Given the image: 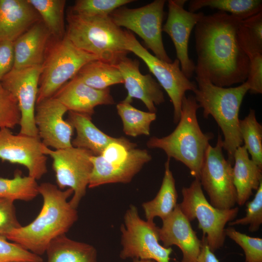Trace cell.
Instances as JSON below:
<instances>
[{
  "label": "cell",
  "instance_id": "1",
  "mask_svg": "<svg viewBox=\"0 0 262 262\" xmlns=\"http://www.w3.org/2000/svg\"><path fill=\"white\" fill-rule=\"evenodd\" d=\"M242 19L218 11L204 15L195 27L196 76L228 87L247 79L249 59L240 46L237 29Z\"/></svg>",
  "mask_w": 262,
  "mask_h": 262
},
{
  "label": "cell",
  "instance_id": "2",
  "mask_svg": "<svg viewBox=\"0 0 262 262\" xmlns=\"http://www.w3.org/2000/svg\"><path fill=\"white\" fill-rule=\"evenodd\" d=\"M43 203L37 217L31 223L15 229L7 235V240L39 256L43 254L50 243L65 235L78 219V213L67 199L73 191L61 190L49 182L39 185Z\"/></svg>",
  "mask_w": 262,
  "mask_h": 262
},
{
  "label": "cell",
  "instance_id": "3",
  "mask_svg": "<svg viewBox=\"0 0 262 262\" xmlns=\"http://www.w3.org/2000/svg\"><path fill=\"white\" fill-rule=\"evenodd\" d=\"M199 108L194 96L185 95L175 129L165 137H151L147 143L149 148L161 149L168 158H173L183 164L191 175L198 179L209 141L214 137L213 133L202 131L196 116Z\"/></svg>",
  "mask_w": 262,
  "mask_h": 262
},
{
  "label": "cell",
  "instance_id": "4",
  "mask_svg": "<svg viewBox=\"0 0 262 262\" xmlns=\"http://www.w3.org/2000/svg\"><path fill=\"white\" fill-rule=\"evenodd\" d=\"M65 36L77 48L98 60L116 65L130 53L127 30L117 26L110 16H90L69 10Z\"/></svg>",
  "mask_w": 262,
  "mask_h": 262
},
{
  "label": "cell",
  "instance_id": "5",
  "mask_svg": "<svg viewBox=\"0 0 262 262\" xmlns=\"http://www.w3.org/2000/svg\"><path fill=\"white\" fill-rule=\"evenodd\" d=\"M195 79L197 87L193 92L194 97L203 109L204 117L211 115L220 128L224 136L223 148L227 152L228 160L233 164L235 151L243 144L239 113L249 85L245 82L236 87H223L205 78L196 76Z\"/></svg>",
  "mask_w": 262,
  "mask_h": 262
},
{
  "label": "cell",
  "instance_id": "6",
  "mask_svg": "<svg viewBox=\"0 0 262 262\" xmlns=\"http://www.w3.org/2000/svg\"><path fill=\"white\" fill-rule=\"evenodd\" d=\"M95 60L98 59L77 48L66 36L52 37L42 65L36 103L53 97L83 66Z\"/></svg>",
  "mask_w": 262,
  "mask_h": 262
},
{
  "label": "cell",
  "instance_id": "7",
  "mask_svg": "<svg viewBox=\"0 0 262 262\" xmlns=\"http://www.w3.org/2000/svg\"><path fill=\"white\" fill-rule=\"evenodd\" d=\"M181 211L190 222L196 219L210 250L214 252L224 245L225 226L237 216L238 207L221 210L212 205L206 198L200 180H195L189 187L182 188Z\"/></svg>",
  "mask_w": 262,
  "mask_h": 262
},
{
  "label": "cell",
  "instance_id": "8",
  "mask_svg": "<svg viewBox=\"0 0 262 262\" xmlns=\"http://www.w3.org/2000/svg\"><path fill=\"white\" fill-rule=\"evenodd\" d=\"M124 219V224L120 228L122 246L119 254L121 259L170 262L172 249L160 244L158 227L154 222L142 219L133 205H131L127 210Z\"/></svg>",
  "mask_w": 262,
  "mask_h": 262
},
{
  "label": "cell",
  "instance_id": "9",
  "mask_svg": "<svg viewBox=\"0 0 262 262\" xmlns=\"http://www.w3.org/2000/svg\"><path fill=\"white\" fill-rule=\"evenodd\" d=\"M164 0H155L136 8L120 7L110 15L118 26L124 27L137 34L154 56L164 61L171 63L163 41L162 28L164 12Z\"/></svg>",
  "mask_w": 262,
  "mask_h": 262
},
{
  "label": "cell",
  "instance_id": "10",
  "mask_svg": "<svg viewBox=\"0 0 262 262\" xmlns=\"http://www.w3.org/2000/svg\"><path fill=\"white\" fill-rule=\"evenodd\" d=\"M41 150L52 159V166L59 188L63 190L67 187L73 191L69 202L76 209L88 186L93 169L91 157L94 154L73 146L52 150L43 144Z\"/></svg>",
  "mask_w": 262,
  "mask_h": 262
},
{
  "label": "cell",
  "instance_id": "11",
  "mask_svg": "<svg viewBox=\"0 0 262 262\" xmlns=\"http://www.w3.org/2000/svg\"><path fill=\"white\" fill-rule=\"evenodd\" d=\"M223 140L220 134L215 146H208L201 168L199 178L210 204L225 210L234 207L237 196L232 177V164L223 153Z\"/></svg>",
  "mask_w": 262,
  "mask_h": 262
},
{
  "label": "cell",
  "instance_id": "12",
  "mask_svg": "<svg viewBox=\"0 0 262 262\" xmlns=\"http://www.w3.org/2000/svg\"><path fill=\"white\" fill-rule=\"evenodd\" d=\"M127 38L129 51L133 53L145 62L159 84L167 93L173 106L174 122L178 123L181 102L185 92H194L197 87L196 82L186 77L177 59L171 63L160 60L145 48L129 31H127Z\"/></svg>",
  "mask_w": 262,
  "mask_h": 262
},
{
  "label": "cell",
  "instance_id": "13",
  "mask_svg": "<svg viewBox=\"0 0 262 262\" xmlns=\"http://www.w3.org/2000/svg\"><path fill=\"white\" fill-rule=\"evenodd\" d=\"M41 71L42 66L13 68L0 82L18 102L21 112L19 133L21 134L39 137L34 115Z\"/></svg>",
  "mask_w": 262,
  "mask_h": 262
},
{
  "label": "cell",
  "instance_id": "14",
  "mask_svg": "<svg viewBox=\"0 0 262 262\" xmlns=\"http://www.w3.org/2000/svg\"><path fill=\"white\" fill-rule=\"evenodd\" d=\"M39 137L14 134L8 128L0 129V159L26 167L29 176L36 180L47 173V157L42 152Z\"/></svg>",
  "mask_w": 262,
  "mask_h": 262
},
{
  "label": "cell",
  "instance_id": "15",
  "mask_svg": "<svg viewBox=\"0 0 262 262\" xmlns=\"http://www.w3.org/2000/svg\"><path fill=\"white\" fill-rule=\"evenodd\" d=\"M185 0H168V15L162 31L167 33L174 45L177 59L180 68L187 78H191L195 64L188 55V42L192 31L204 13H193L184 8Z\"/></svg>",
  "mask_w": 262,
  "mask_h": 262
},
{
  "label": "cell",
  "instance_id": "16",
  "mask_svg": "<svg viewBox=\"0 0 262 262\" xmlns=\"http://www.w3.org/2000/svg\"><path fill=\"white\" fill-rule=\"evenodd\" d=\"M66 107L53 97L36 103L35 123L42 144L55 149L72 147L74 128L65 120Z\"/></svg>",
  "mask_w": 262,
  "mask_h": 262
},
{
  "label": "cell",
  "instance_id": "17",
  "mask_svg": "<svg viewBox=\"0 0 262 262\" xmlns=\"http://www.w3.org/2000/svg\"><path fill=\"white\" fill-rule=\"evenodd\" d=\"M162 222V226L158 228V234L163 246H177L182 252L181 262H196L202 241L197 237L179 204Z\"/></svg>",
  "mask_w": 262,
  "mask_h": 262
},
{
  "label": "cell",
  "instance_id": "18",
  "mask_svg": "<svg viewBox=\"0 0 262 262\" xmlns=\"http://www.w3.org/2000/svg\"><path fill=\"white\" fill-rule=\"evenodd\" d=\"M124 81L128 94L124 101L131 103L133 98L141 100L150 112L155 113L156 106L164 102L161 86L149 74H142L139 61L127 56L116 65Z\"/></svg>",
  "mask_w": 262,
  "mask_h": 262
},
{
  "label": "cell",
  "instance_id": "19",
  "mask_svg": "<svg viewBox=\"0 0 262 262\" xmlns=\"http://www.w3.org/2000/svg\"><path fill=\"white\" fill-rule=\"evenodd\" d=\"M151 159V156L146 149L135 148L129 151L125 161L117 164H108L100 155H93V169L88 187L93 188L107 183H128Z\"/></svg>",
  "mask_w": 262,
  "mask_h": 262
},
{
  "label": "cell",
  "instance_id": "20",
  "mask_svg": "<svg viewBox=\"0 0 262 262\" xmlns=\"http://www.w3.org/2000/svg\"><path fill=\"white\" fill-rule=\"evenodd\" d=\"M53 97L63 104L68 111L91 117L97 106L115 103L109 88L95 89L85 84L76 75L65 83Z\"/></svg>",
  "mask_w": 262,
  "mask_h": 262
},
{
  "label": "cell",
  "instance_id": "21",
  "mask_svg": "<svg viewBox=\"0 0 262 262\" xmlns=\"http://www.w3.org/2000/svg\"><path fill=\"white\" fill-rule=\"evenodd\" d=\"M41 20L28 0H0V42H14Z\"/></svg>",
  "mask_w": 262,
  "mask_h": 262
},
{
  "label": "cell",
  "instance_id": "22",
  "mask_svg": "<svg viewBox=\"0 0 262 262\" xmlns=\"http://www.w3.org/2000/svg\"><path fill=\"white\" fill-rule=\"evenodd\" d=\"M52 37L42 20L33 25L13 42V68L42 66Z\"/></svg>",
  "mask_w": 262,
  "mask_h": 262
},
{
  "label": "cell",
  "instance_id": "23",
  "mask_svg": "<svg viewBox=\"0 0 262 262\" xmlns=\"http://www.w3.org/2000/svg\"><path fill=\"white\" fill-rule=\"evenodd\" d=\"M232 177L236 189V203L243 206L262 182V168L249 158L244 146L239 147L234 154Z\"/></svg>",
  "mask_w": 262,
  "mask_h": 262
},
{
  "label": "cell",
  "instance_id": "24",
  "mask_svg": "<svg viewBox=\"0 0 262 262\" xmlns=\"http://www.w3.org/2000/svg\"><path fill=\"white\" fill-rule=\"evenodd\" d=\"M66 120L77 132L76 137L71 141L72 146L88 150L94 155H100L109 144L119 139L110 136L99 130L88 115L68 111Z\"/></svg>",
  "mask_w": 262,
  "mask_h": 262
},
{
  "label": "cell",
  "instance_id": "25",
  "mask_svg": "<svg viewBox=\"0 0 262 262\" xmlns=\"http://www.w3.org/2000/svg\"><path fill=\"white\" fill-rule=\"evenodd\" d=\"M170 160L168 158L165 163L164 176L157 195L152 200L142 204L147 221L153 222L156 217L164 220L171 214L178 204V193L170 167Z\"/></svg>",
  "mask_w": 262,
  "mask_h": 262
},
{
  "label": "cell",
  "instance_id": "26",
  "mask_svg": "<svg viewBox=\"0 0 262 262\" xmlns=\"http://www.w3.org/2000/svg\"><path fill=\"white\" fill-rule=\"evenodd\" d=\"M46 252L47 262H98L93 246L70 239L66 234L53 240Z\"/></svg>",
  "mask_w": 262,
  "mask_h": 262
},
{
  "label": "cell",
  "instance_id": "27",
  "mask_svg": "<svg viewBox=\"0 0 262 262\" xmlns=\"http://www.w3.org/2000/svg\"><path fill=\"white\" fill-rule=\"evenodd\" d=\"M76 75L88 86L99 90L124 83L117 65L99 60L88 62L81 68Z\"/></svg>",
  "mask_w": 262,
  "mask_h": 262
},
{
  "label": "cell",
  "instance_id": "28",
  "mask_svg": "<svg viewBox=\"0 0 262 262\" xmlns=\"http://www.w3.org/2000/svg\"><path fill=\"white\" fill-rule=\"evenodd\" d=\"M204 7L229 13V14L244 20L262 11V0H192L189 2L188 11L195 13Z\"/></svg>",
  "mask_w": 262,
  "mask_h": 262
},
{
  "label": "cell",
  "instance_id": "29",
  "mask_svg": "<svg viewBox=\"0 0 262 262\" xmlns=\"http://www.w3.org/2000/svg\"><path fill=\"white\" fill-rule=\"evenodd\" d=\"M39 14L42 21L56 39L63 38L66 34L64 11L65 0H28Z\"/></svg>",
  "mask_w": 262,
  "mask_h": 262
},
{
  "label": "cell",
  "instance_id": "30",
  "mask_svg": "<svg viewBox=\"0 0 262 262\" xmlns=\"http://www.w3.org/2000/svg\"><path fill=\"white\" fill-rule=\"evenodd\" d=\"M116 109L126 135L136 137L150 134V124L156 118L155 113L141 111L123 100L116 105Z\"/></svg>",
  "mask_w": 262,
  "mask_h": 262
},
{
  "label": "cell",
  "instance_id": "31",
  "mask_svg": "<svg viewBox=\"0 0 262 262\" xmlns=\"http://www.w3.org/2000/svg\"><path fill=\"white\" fill-rule=\"evenodd\" d=\"M39 185L36 180L30 176H23L17 170L13 179L0 178V198L14 201H29L39 194Z\"/></svg>",
  "mask_w": 262,
  "mask_h": 262
},
{
  "label": "cell",
  "instance_id": "32",
  "mask_svg": "<svg viewBox=\"0 0 262 262\" xmlns=\"http://www.w3.org/2000/svg\"><path fill=\"white\" fill-rule=\"evenodd\" d=\"M237 37L240 46L248 58L262 54V11L240 21Z\"/></svg>",
  "mask_w": 262,
  "mask_h": 262
},
{
  "label": "cell",
  "instance_id": "33",
  "mask_svg": "<svg viewBox=\"0 0 262 262\" xmlns=\"http://www.w3.org/2000/svg\"><path fill=\"white\" fill-rule=\"evenodd\" d=\"M240 131L251 159L262 168V126L256 119L254 110L250 109L247 115L240 120Z\"/></svg>",
  "mask_w": 262,
  "mask_h": 262
},
{
  "label": "cell",
  "instance_id": "34",
  "mask_svg": "<svg viewBox=\"0 0 262 262\" xmlns=\"http://www.w3.org/2000/svg\"><path fill=\"white\" fill-rule=\"evenodd\" d=\"M133 0H77L69 9L83 16H107L116 9L131 3Z\"/></svg>",
  "mask_w": 262,
  "mask_h": 262
},
{
  "label": "cell",
  "instance_id": "35",
  "mask_svg": "<svg viewBox=\"0 0 262 262\" xmlns=\"http://www.w3.org/2000/svg\"><path fill=\"white\" fill-rule=\"evenodd\" d=\"M226 236L234 241L244 250L245 262H262V239L252 237L232 227L225 229Z\"/></svg>",
  "mask_w": 262,
  "mask_h": 262
},
{
  "label": "cell",
  "instance_id": "36",
  "mask_svg": "<svg viewBox=\"0 0 262 262\" xmlns=\"http://www.w3.org/2000/svg\"><path fill=\"white\" fill-rule=\"evenodd\" d=\"M21 112L16 98L0 82V129H14L19 125Z\"/></svg>",
  "mask_w": 262,
  "mask_h": 262
},
{
  "label": "cell",
  "instance_id": "37",
  "mask_svg": "<svg viewBox=\"0 0 262 262\" xmlns=\"http://www.w3.org/2000/svg\"><path fill=\"white\" fill-rule=\"evenodd\" d=\"M246 214L242 217L229 222V226L236 225L249 226L251 232L259 230L262 224V182L254 196L253 199L246 204Z\"/></svg>",
  "mask_w": 262,
  "mask_h": 262
},
{
  "label": "cell",
  "instance_id": "38",
  "mask_svg": "<svg viewBox=\"0 0 262 262\" xmlns=\"http://www.w3.org/2000/svg\"><path fill=\"white\" fill-rule=\"evenodd\" d=\"M0 236V262H42L40 256L36 255L15 243L9 242Z\"/></svg>",
  "mask_w": 262,
  "mask_h": 262
},
{
  "label": "cell",
  "instance_id": "39",
  "mask_svg": "<svg viewBox=\"0 0 262 262\" xmlns=\"http://www.w3.org/2000/svg\"><path fill=\"white\" fill-rule=\"evenodd\" d=\"M135 147V144L121 137L118 141L109 144L100 156L109 164H119L126 160L129 151Z\"/></svg>",
  "mask_w": 262,
  "mask_h": 262
},
{
  "label": "cell",
  "instance_id": "40",
  "mask_svg": "<svg viewBox=\"0 0 262 262\" xmlns=\"http://www.w3.org/2000/svg\"><path fill=\"white\" fill-rule=\"evenodd\" d=\"M21 226L16 216L14 201L0 198V236L6 238L10 232Z\"/></svg>",
  "mask_w": 262,
  "mask_h": 262
},
{
  "label": "cell",
  "instance_id": "41",
  "mask_svg": "<svg viewBox=\"0 0 262 262\" xmlns=\"http://www.w3.org/2000/svg\"><path fill=\"white\" fill-rule=\"evenodd\" d=\"M249 68L246 82L251 94L262 93V54L258 53L249 57Z\"/></svg>",
  "mask_w": 262,
  "mask_h": 262
},
{
  "label": "cell",
  "instance_id": "42",
  "mask_svg": "<svg viewBox=\"0 0 262 262\" xmlns=\"http://www.w3.org/2000/svg\"><path fill=\"white\" fill-rule=\"evenodd\" d=\"M14 62L13 42H0V82L13 68Z\"/></svg>",
  "mask_w": 262,
  "mask_h": 262
},
{
  "label": "cell",
  "instance_id": "43",
  "mask_svg": "<svg viewBox=\"0 0 262 262\" xmlns=\"http://www.w3.org/2000/svg\"><path fill=\"white\" fill-rule=\"evenodd\" d=\"M201 241V250L196 262H219L213 252L210 250L205 237L203 236Z\"/></svg>",
  "mask_w": 262,
  "mask_h": 262
},
{
  "label": "cell",
  "instance_id": "44",
  "mask_svg": "<svg viewBox=\"0 0 262 262\" xmlns=\"http://www.w3.org/2000/svg\"><path fill=\"white\" fill-rule=\"evenodd\" d=\"M132 262H156L152 260H140V259H133Z\"/></svg>",
  "mask_w": 262,
  "mask_h": 262
},
{
  "label": "cell",
  "instance_id": "45",
  "mask_svg": "<svg viewBox=\"0 0 262 262\" xmlns=\"http://www.w3.org/2000/svg\"></svg>",
  "mask_w": 262,
  "mask_h": 262
}]
</instances>
